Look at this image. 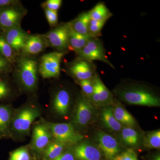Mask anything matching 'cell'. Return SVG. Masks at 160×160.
Wrapping results in <instances>:
<instances>
[{
	"mask_svg": "<svg viewBox=\"0 0 160 160\" xmlns=\"http://www.w3.org/2000/svg\"><path fill=\"white\" fill-rule=\"evenodd\" d=\"M15 77L25 91H34L38 82V60L35 57L20 54L13 66Z\"/></svg>",
	"mask_w": 160,
	"mask_h": 160,
	"instance_id": "obj_1",
	"label": "cell"
},
{
	"mask_svg": "<svg viewBox=\"0 0 160 160\" xmlns=\"http://www.w3.org/2000/svg\"><path fill=\"white\" fill-rule=\"evenodd\" d=\"M116 92L121 99L130 105L160 106L159 98L145 86L132 85L120 87Z\"/></svg>",
	"mask_w": 160,
	"mask_h": 160,
	"instance_id": "obj_2",
	"label": "cell"
},
{
	"mask_svg": "<svg viewBox=\"0 0 160 160\" xmlns=\"http://www.w3.org/2000/svg\"><path fill=\"white\" fill-rule=\"evenodd\" d=\"M66 52L54 51L43 54L38 60L39 73L44 78H58L61 63Z\"/></svg>",
	"mask_w": 160,
	"mask_h": 160,
	"instance_id": "obj_3",
	"label": "cell"
},
{
	"mask_svg": "<svg viewBox=\"0 0 160 160\" xmlns=\"http://www.w3.org/2000/svg\"><path fill=\"white\" fill-rule=\"evenodd\" d=\"M65 70L76 82L90 79L97 73L96 67L93 62L79 57L66 63Z\"/></svg>",
	"mask_w": 160,
	"mask_h": 160,
	"instance_id": "obj_4",
	"label": "cell"
},
{
	"mask_svg": "<svg viewBox=\"0 0 160 160\" xmlns=\"http://www.w3.org/2000/svg\"><path fill=\"white\" fill-rule=\"evenodd\" d=\"M75 53L77 57L82 58L92 62L94 61H101L115 69L114 66L109 61L106 55L102 42L98 38H92L82 49Z\"/></svg>",
	"mask_w": 160,
	"mask_h": 160,
	"instance_id": "obj_5",
	"label": "cell"
},
{
	"mask_svg": "<svg viewBox=\"0 0 160 160\" xmlns=\"http://www.w3.org/2000/svg\"><path fill=\"white\" fill-rule=\"evenodd\" d=\"M52 135L56 142L65 145H74L83 139L84 137L76 131L71 124L52 123L49 125Z\"/></svg>",
	"mask_w": 160,
	"mask_h": 160,
	"instance_id": "obj_6",
	"label": "cell"
},
{
	"mask_svg": "<svg viewBox=\"0 0 160 160\" xmlns=\"http://www.w3.org/2000/svg\"><path fill=\"white\" fill-rule=\"evenodd\" d=\"M27 9L22 4L0 9V28L3 32L14 27L21 26Z\"/></svg>",
	"mask_w": 160,
	"mask_h": 160,
	"instance_id": "obj_7",
	"label": "cell"
},
{
	"mask_svg": "<svg viewBox=\"0 0 160 160\" xmlns=\"http://www.w3.org/2000/svg\"><path fill=\"white\" fill-rule=\"evenodd\" d=\"M43 35L48 47H51L56 51L66 52H69L68 22L61 23Z\"/></svg>",
	"mask_w": 160,
	"mask_h": 160,
	"instance_id": "obj_8",
	"label": "cell"
},
{
	"mask_svg": "<svg viewBox=\"0 0 160 160\" xmlns=\"http://www.w3.org/2000/svg\"><path fill=\"white\" fill-rule=\"evenodd\" d=\"M92 103L84 95H82L77 100L73 122L76 125L84 126L91 120L93 113Z\"/></svg>",
	"mask_w": 160,
	"mask_h": 160,
	"instance_id": "obj_9",
	"label": "cell"
},
{
	"mask_svg": "<svg viewBox=\"0 0 160 160\" xmlns=\"http://www.w3.org/2000/svg\"><path fill=\"white\" fill-rule=\"evenodd\" d=\"M93 91L89 98L92 104L98 106H106L112 102V95L100 79L98 73L93 78Z\"/></svg>",
	"mask_w": 160,
	"mask_h": 160,
	"instance_id": "obj_10",
	"label": "cell"
},
{
	"mask_svg": "<svg viewBox=\"0 0 160 160\" xmlns=\"http://www.w3.org/2000/svg\"><path fill=\"white\" fill-rule=\"evenodd\" d=\"M48 47L43 34H29L21 54L28 56L35 57L43 52Z\"/></svg>",
	"mask_w": 160,
	"mask_h": 160,
	"instance_id": "obj_11",
	"label": "cell"
},
{
	"mask_svg": "<svg viewBox=\"0 0 160 160\" xmlns=\"http://www.w3.org/2000/svg\"><path fill=\"white\" fill-rule=\"evenodd\" d=\"M39 116L38 111L31 107L25 108L20 112L15 119L13 127L15 130L19 133H26L33 121Z\"/></svg>",
	"mask_w": 160,
	"mask_h": 160,
	"instance_id": "obj_12",
	"label": "cell"
},
{
	"mask_svg": "<svg viewBox=\"0 0 160 160\" xmlns=\"http://www.w3.org/2000/svg\"><path fill=\"white\" fill-rule=\"evenodd\" d=\"M96 139L100 148L107 158L113 160L120 151L119 146L117 140L104 132H98Z\"/></svg>",
	"mask_w": 160,
	"mask_h": 160,
	"instance_id": "obj_13",
	"label": "cell"
},
{
	"mask_svg": "<svg viewBox=\"0 0 160 160\" xmlns=\"http://www.w3.org/2000/svg\"><path fill=\"white\" fill-rule=\"evenodd\" d=\"M29 34L19 26L7 30L2 35L15 52L20 55Z\"/></svg>",
	"mask_w": 160,
	"mask_h": 160,
	"instance_id": "obj_14",
	"label": "cell"
},
{
	"mask_svg": "<svg viewBox=\"0 0 160 160\" xmlns=\"http://www.w3.org/2000/svg\"><path fill=\"white\" fill-rule=\"evenodd\" d=\"M51 133L47 126L39 124L35 126L32 135V146L37 151L41 152L49 145Z\"/></svg>",
	"mask_w": 160,
	"mask_h": 160,
	"instance_id": "obj_15",
	"label": "cell"
},
{
	"mask_svg": "<svg viewBox=\"0 0 160 160\" xmlns=\"http://www.w3.org/2000/svg\"><path fill=\"white\" fill-rule=\"evenodd\" d=\"M71 101L70 93L65 89H60L55 93L52 104L58 114L65 115L68 112Z\"/></svg>",
	"mask_w": 160,
	"mask_h": 160,
	"instance_id": "obj_16",
	"label": "cell"
},
{
	"mask_svg": "<svg viewBox=\"0 0 160 160\" xmlns=\"http://www.w3.org/2000/svg\"><path fill=\"white\" fill-rule=\"evenodd\" d=\"M74 153L80 160H100L101 155L99 149L88 143H80L75 147Z\"/></svg>",
	"mask_w": 160,
	"mask_h": 160,
	"instance_id": "obj_17",
	"label": "cell"
},
{
	"mask_svg": "<svg viewBox=\"0 0 160 160\" xmlns=\"http://www.w3.org/2000/svg\"><path fill=\"white\" fill-rule=\"evenodd\" d=\"M68 24V51L77 52L82 49L89 40L93 38L76 32Z\"/></svg>",
	"mask_w": 160,
	"mask_h": 160,
	"instance_id": "obj_18",
	"label": "cell"
},
{
	"mask_svg": "<svg viewBox=\"0 0 160 160\" xmlns=\"http://www.w3.org/2000/svg\"><path fill=\"white\" fill-rule=\"evenodd\" d=\"M90 19L89 11L84 12L79 14L74 19L68 22V23L72 29L76 32L85 35L90 36L88 29Z\"/></svg>",
	"mask_w": 160,
	"mask_h": 160,
	"instance_id": "obj_19",
	"label": "cell"
},
{
	"mask_svg": "<svg viewBox=\"0 0 160 160\" xmlns=\"http://www.w3.org/2000/svg\"><path fill=\"white\" fill-rule=\"evenodd\" d=\"M91 19L107 22L112 16V13L103 2L98 3L91 10L89 11Z\"/></svg>",
	"mask_w": 160,
	"mask_h": 160,
	"instance_id": "obj_20",
	"label": "cell"
},
{
	"mask_svg": "<svg viewBox=\"0 0 160 160\" xmlns=\"http://www.w3.org/2000/svg\"><path fill=\"white\" fill-rule=\"evenodd\" d=\"M0 55L13 66L19 55L6 42L2 35H0Z\"/></svg>",
	"mask_w": 160,
	"mask_h": 160,
	"instance_id": "obj_21",
	"label": "cell"
},
{
	"mask_svg": "<svg viewBox=\"0 0 160 160\" xmlns=\"http://www.w3.org/2000/svg\"><path fill=\"white\" fill-rule=\"evenodd\" d=\"M110 107L103 109L102 114V119L104 124L109 129L115 131H119L122 129L121 123L115 118L113 110Z\"/></svg>",
	"mask_w": 160,
	"mask_h": 160,
	"instance_id": "obj_22",
	"label": "cell"
},
{
	"mask_svg": "<svg viewBox=\"0 0 160 160\" xmlns=\"http://www.w3.org/2000/svg\"><path fill=\"white\" fill-rule=\"evenodd\" d=\"M112 110L115 118L121 124L129 126H134L135 121L134 118L125 108L119 105Z\"/></svg>",
	"mask_w": 160,
	"mask_h": 160,
	"instance_id": "obj_23",
	"label": "cell"
},
{
	"mask_svg": "<svg viewBox=\"0 0 160 160\" xmlns=\"http://www.w3.org/2000/svg\"><path fill=\"white\" fill-rule=\"evenodd\" d=\"M11 111L7 106L0 105V136L7 134L9 129Z\"/></svg>",
	"mask_w": 160,
	"mask_h": 160,
	"instance_id": "obj_24",
	"label": "cell"
},
{
	"mask_svg": "<svg viewBox=\"0 0 160 160\" xmlns=\"http://www.w3.org/2000/svg\"><path fill=\"white\" fill-rule=\"evenodd\" d=\"M65 146L55 141L49 143L45 151V157L47 160L54 159L62 153Z\"/></svg>",
	"mask_w": 160,
	"mask_h": 160,
	"instance_id": "obj_25",
	"label": "cell"
},
{
	"mask_svg": "<svg viewBox=\"0 0 160 160\" xmlns=\"http://www.w3.org/2000/svg\"><path fill=\"white\" fill-rule=\"evenodd\" d=\"M122 138L123 142L129 146H135L139 142V135L137 132L130 127H126L122 130Z\"/></svg>",
	"mask_w": 160,
	"mask_h": 160,
	"instance_id": "obj_26",
	"label": "cell"
},
{
	"mask_svg": "<svg viewBox=\"0 0 160 160\" xmlns=\"http://www.w3.org/2000/svg\"><path fill=\"white\" fill-rule=\"evenodd\" d=\"M106 22V21H99L90 19L88 27L89 34L93 38L99 37L102 35V29Z\"/></svg>",
	"mask_w": 160,
	"mask_h": 160,
	"instance_id": "obj_27",
	"label": "cell"
},
{
	"mask_svg": "<svg viewBox=\"0 0 160 160\" xmlns=\"http://www.w3.org/2000/svg\"><path fill=\"white\" fill-rule=\"evenodd\" d=\"M146 146L149 148L154 149H159L160 147V131L151 132L146 137Z\"/></svg>",
	"mask_w": 160,
	"mask_h": 160,
	"instance_id": "obj_28",
	"label": "cell"
},
{
	"mask_svg": "<svg viewBox=\"0 0 160 160\" xmlns=\"http://www.w3.org/2000/svg\"><path fill=\"white\" fill-rule=\"evenodd\" d=\"M93 78L90 79L82 80V81L76 82L81 87L84 94L83 95L87 98H89L93 92Z\"/></svg>",
	"mask_w": 160,
	"mask_h": 160,
	"instance_id": "obj_29",
	"label": "cell"
},
{
	"mask_svg": "<svg viewBox=\"0 0 160 160\" xmlns=\"http://www.w3.org/2000/svg\"><path fill=\"white\" fill-rule=\"evenodd\" d=\"M9 160H30L29 152L25 148L17 149L12 152Z\"/></svg>",
	"mask_w": 160,
	"mask_h": 160,
	"instance_id": "obj_30",
	"label": "cell"
},
{
	"mask_svg": "<svg viewBox=\"0 0 160 160\" xmlns=\"http://www.w3.org/2000/svg\"><path fill=\"white\" fill-rule=\"evenodd\" d=\"M43 10L45 12L48 22L52 29L57 26L59 24L58 12L52 11L46 9Z\"/></svg>",
	"mask_w": 160,
	"mask_h": 160,
	"instance_id": "obj_31",
	"label": "cell"
},
{
	"mask_svg": "<svg viewBox=\"0 0 160 160\" xmlns=\"http://www.w3.org/2000/svg\"><path fill=\"white\" fill-rule=\"evenodd\" d=\"M62 3V0H46L41 4V6L43 9L58 12Z\"/></svg>",
	"mask_w": 160,
	"mask_h": 160,
	"instance_id": "obj_32",
	"label": "cell"
},
{
	"mask_svg": "<svg viewBox=\"0 0 160 160\" xmlns=\"http://www.w3.org/2000/svg\"><path fill=\"white\" fill-rule=\"evenodd\" d=\"M11 91L9 84L4 80H0V100L9 96Z\"/></svg>",
	"mask_w": 160,
	"mask_h": 160,
	"instance_id": "obj_33",
	"label": "cell"
},
{
	"mask_svg": "<svg viewBox=\"0 0 160 160\" xmlns=\"http://www.w3.org/2000/svg\"><path fill=\"white\" fill-rule=\"evenodd\" d=\"M13 66L0 55V74L13 70Z\"/></svg>",
	"mask_w": 160,
	"mask_h": 160,
	"instance_id": "obj_34",
	"label": "cell"
},
{
	"mask_svg": "<svg viewBox=\"0 0 160 160\" xmlns=\"http://www.w3.org/2000/svg\"><path fill=\"white\" fill-rule=\"evenodd\" d=\"M124 160H138L136 153L132 149H128L121 153Z\"/></svg>",
	"mask_w": 160,
	"mask_h": 160,
	"instance_id": "obj_35",
	"label": "cell"
},
{
	"mask_svg": "<svg viewBox=\"0 0 160 160\" xmlns=\"http://www.w3.org/2000/svg\"><path fill=\"white\" fill-rule=\"evenodd\" d=\"M22 4L19 0H0V9Z\"/></svg>",
	"mask_w": 160,
	"mask_h": 160,
	"instance_id": "obj_36",
	"label": "cell"
},
{
	"mask_svg": "<svg viewBox=\"0 0 160 160\" xmlns=\"http://www.w3.org/2000/svg\"><path fill=\"white\" fill-rule=\"evenodd\" d=\"M51 160H75V158L73 154L70 152H66L62 153L57 158Z\"/></svg>",
	"mask_w": 160,
	"mask_h": 160,
	"instance_id": "obj_37",
	"label": "cell"
},
{
	"mask_svg": "<svg viewBox=\"0 0 160 160\" xmlns=\"http://www.w3.org/2000/svg\"><path fill=\"white\" fill-rule=\"evenodd\" d=\"M113 160H124L123 159L122 157V156L121 155V154L117 155L115 157L113 158Z\"/></svg>",
	"mask_w": 160,
	"mask_h": 160,
	"instance_id": "obj_38",
	"label": "cell"
},
{
	"mask_svg": "<svg viewBox=\"0 0 160 160\" xmlns=\"http://www.w3.org/2000/svg\"><path fill=\"white\" fill-rule=\"evenodd\" d=\"M154 160H160V156H158L157 157L155 158Z\"/></svg>",
	"mask_w": 160,
	"mask_h": 160,
	"instance_id": "obj_39",
	"label": "cell"
}]
</instances>
